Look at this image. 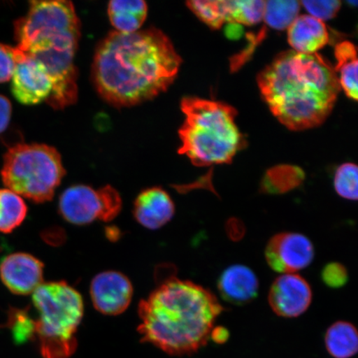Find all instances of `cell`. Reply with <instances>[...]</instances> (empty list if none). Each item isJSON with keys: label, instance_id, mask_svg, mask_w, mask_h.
<instances>
[{"label": "cell", "instance_id": "obj_21", "mask_svg": "<svg viewBox=\"0 0 358 358\" xmlns=\"http://www.w3.org/2000/svg\"><path fill=\"white\" fill-rule=\"evenodd\" d=\"M28 207L24 199L10 189H0V232L11 234L25 220Z\"/></svg>", "mask_w": 358, "mask_h": 358}, {"label": "cell", "instance_id": "obj_10", "mask_svg": "<svg viewBox=\"0 0 358 358\" xmlns=\"http://www.w3.org/2000/svg\"><path fill=\"white\" fill-rule=\"evenodd\" d=\"M25 53V52H24ZM53 83L46 67L25 53L12 78V93L22 105L38 104L50 98Z\"/></svg>", "mask_w": 358, "mask_h": 358}, {"label": "cell", "instance_id": "obj_26", "mask_svg": "<svg viewBox=\"0 0 358 358\" xmlns=\"http://www.w3.org/2000/svg\"><path fill=\"white\" fill-rule=\"evenodd\" d=\"M186 4L210 28L218 29L224 24L220 0H198Z\"/></svg>", "mask_w": 358, "mask_h": 358}, {"label": "cell", "instance_id": "obj_14", "mask_svg": "<svg viewBox=\"0 0 358 358\" xmlns=\"http://www.w3.org/2000/svg\"><path fill=\"white\" fill-rule=\"evenodd\" d=\"M176 206L170 196L160 187L141 192L134 201V216L141 226L157 230L172 220Z\"/></svg>", "mask_w": 358, "mask_h": 358}, {"label": "cell", "instance_id": "obj_25", "mask_svg": "<svg viewBox=\"0 0 358 358\" xmlns=\"http://www.w3.org/2000/svg\"><path fill=\"white\" fill-rule=\"evenodd\" d=\"M334 189L341 198L357 201L358 199V170L355 164L339 166L334 176Z\"/></svg>", "mask_w": 358, "mask_h": 358}, {"label": "cell", "instance_id": "obj_31", "mask_svg": "<svg viewBox=\"0 0 358 358\" xmlns=\"http://www.w3.org/2000/svg\"><path fill=\"white\" fill-rule=\"evenodd\" d=\"M228 337H229V333L222 327H217L216 329L213 328L211 336H210V338H212L215 342L218 343H225Z\"/></svg>", "mask_w": 358, "mask_h": 358}, {"label": "cell", "instance_id": "obj_22", "mask_svg": "<svg viewBox=\"0 0 358 358\" xmlns=\"http://www.w3.org/2000/svg\"><path fill=\"white\" fill-rule=\"evenodd\" d=\"M301 4L299 1H266L263 20L267 26L276 30L288 29L299 16Z\"/></svg>", "mask_w": 358, "mask_h": 358}, {"label": "cell", "instance_id": "obj_4", "mask_svg": "<svg viewBox=\"0 0 358 358\" xmlns=\"http://www.w3.org/2000/svg\"><path fill=\"white\" fill-rule=\"evenodd\" d=\"M17 48L46 67L53 89L48 103L64 109L78 100L74 64L80 39V20L73 3L65 0L32 1L28 13L15 22Z\"/></svg>", "mask_w": 358, "mask_h": 358}, {"label": "cell", "instance_id": "obj_23", "mask_svg": "<svg viewBox=\"0 0 358 358\" xmlns=\"http://www.w3.org/2000/svg\"><path fill=\"white\" fill-rule=\"evenodd\" d=\"M303 173L299 169L278 168L268 172L262 189L266 194H285L302 182Z\"/></svg>", "mask_w": 358, "mask_h": 358}, {"label": "cell", "instance_id": "obj_18", "mask_svg": "<svg viewBox=\"0 0 358 358\" xmlns=\"http://www.w3.org/2000/svg\"><path fill=\"white\" fill-rule=\"evenodd\" d=\"M335 57L338 64L336 73H339V83L346 95L353 101L358 99L357 52L355 45L351 42L340 43L335 48Z\"/></svg>", "mask_w": 358, "mask_h": 358}, {"label": "cell", "instance_id": "obj_15", "mask_svg": "<svg viewBox=\"0 0 358 358\" xmlns=\"http://www.w3.org/2000/svg\"><path fill=\"white\" fill-rule=\"evenodd\" d=\"M218 289L225 301L241 306L257 296L259 281L249 267L234 265L222 272L218 280Z\"/></svg>", "mask_w": 358, "mask_h": 358}, {"label": "cell", "instance_id": "obj_20", "mask_svg": "<svg viewBox=\"0 0 358 358\" xmlns=\"http://www.w3.org/2000/svg\"><path fill=\"white\" fill-rule=\"evenodd\" d=\"M224 22L254 25L262 22L265 13L263 0H221Z\"/></svg>", "mask_w": 358, "mask_h": 358}, {"label": "cell", "instance_id": "obj_19", "mask_svg": "<svg viewBox=\"0 0 358 358\" xmlns=\"http://www.w3.org/2000/svg\"><path fill=\"white\" fill-rule=\"evenodd\" d=\"M327 350L334 358H350L358 350V335L355 326L338 321L329 327L325 335Z\"/></svg>", "mask_w": 358, "mask_h": 358}, {"label": "cell", "instance_id": "obj_24", "mask_svg": "<svg viewBox=\"0 0 358 358\" xmlns=\"http://www.w3.org/2000/svg\"><path fill=\"white\" fill-rule=\"evenodd\" d=\"M4 325L10 329L16 344H24L35 339V320L30 316L29 308H10Z\"/></svg>", "mask_w": 358, "mask_h": 358}, {"label": "cell", "instance_id": "obj_8", "mask_svg": "<svg viewBox=\"0 0 358 358\" xmlns=\"http://www.w3.org/2000/svg\"><path fill=\"white\" fill-rule=\"evenodd\" d=\"M122 208L119 192L109 185L98 190L86 185L71 186L62 192L59 199L62 217L78 226L96 220L110 222Z\"/></svg>", "mask_w": 358, "mask_h": 358}, {"label": "cell", "instance_id": "obj_27", "mask_svg": "<svg viewBox=\"0 0 358 358\" xmlns=\"http://www.w3.org/2000/svg\"><path fill=\"white\" fill-rule=\"evenodd\" d=\"M25 57L19 48L0 43V83L8 82L13 78L16 66Z\"/></svg>", "mask_w": 358, "mask_h": 358}, {"label": "cell", "instance_id": "obj_17", "mask_svg": "<svg viewBox=\"0 0 358 358\" xmlns=\"http://www.w3.org/2000/svg\"><path fill=\"white\" fill-rule=\"evenodd\" d=\"M147 3L142 0H113L108 6V15L116 32L136 33L144 24Z\"/></svg>", "mask_w": 358, "mask_h": 358}, {"label": "cell", "instance_id": "obj_30", "mask_svg": "<svg viewBox=\"0 0 358 358\" xmlns=\"http://www.w3.org/2000/svg\"><path fill=\"white\" fill-rule=\"evenodd\" d=\"M12 105L7 97L0 95V134L3 133L10 122Z\"/></svg>", "mask_w": 358, "mask_h": 358}, {"label": "cell", "instance_id": "obj_5", "mask_svg": "<svg viewBox=\"0 0 358 358\" xmlns=\"http://www.w3.org/2000/svg\"><path fill=\"white\" fill-rule=\"evenodd\" d=\"M185 122L179 129L182 142L179 155H185L196 167L231 164L243 146V138L235 122L237 110L222 101L183 98Z\"/></svg>", "mask_w": 358, "mask_h": 358}, {"label": "cell", "instance_id": "obj_1", "mask_svg": "<svg viewBox=\"0 0 358 358\" xmlns=\"http://www.w3.org/2000/svg\"><path fill=\"white\" fill-rule=\"evenodd\" d=\"M181 64L172 42L159 29L114 31L96 48L93 83L110 105L136 106L167 91Z\"/></svg>", "mask_w": 358, "mask_h": 358}, {"label": "cell", "instance_id": "obj_2", "mask_svg": "<svg viewBox=\"0 0 358 358\" xmlns=\"http://www.w3.org/2000/svg\"><path fill=\"white\" fill-rule=\"evenodd\" d=\"M263 99L290 131L320 127L332 112L340 92L334 67L317 53L281 52L258 76Z\"/></svg>", "mask_w": 358, "mask_h": 358}, {"label": "cell", "instance_id": "obj_6", "mask_svg": "<svg viewBox=\"0 0 358 358\" xmlns=\"http://www.w3.org/2000/svg\"><path fill=\"white\" fill-rule=\"evenodd\" d=\"M38 313L35 339L43 358H69L78 347L76 333L82 322V295L64 281L43 283L33 293Z\"/></svg>", "mask_w": 358, "mask_h": 358}, {"label": "cell", "instance_id": "obj_11", "mask_svg": "<svg viewBox=\"0 0 358 358\" xmlns=\"http://www.w3.org/2000/svg\"><path fill=\"white\" fill-rule=\"evenodd\" d=\"M312 298L310 285L303 277L297 274H283L273 282L268 301L277 315L296 317L307 311Z\"/></svg>", "mask_w": 358, "mask_h": 358}, {"label": "cell", "instance_id": "obj_9", "mask_svg": "<svg viewBox=\"0 0 358 358\" xmlns=\"http://www.w3.org/2000/svg\"><path fill=\"white\" fill-rule=\"evenodd\" d=\"M266 262L273 271L294 274L306 268L315 258V248L307 236L295 232H282L268 241Z\"/></svg>", "mask_w": 358, "mask_h": 358}, {"label": "cell", "instance_id": "obj_12", "mask_svg": "<svg viewBox=\"0 0 358 358\" xmlns=\"http://www.w3.org/2000/svg\"><path fill=\"white\" fill-rule=\"evenodd\" d=\"M133 291L131 282L122 273L105 271L94 277L90 294L96 310L119 315L131 304Z\"/></svg>", "mask_w": 358, "mask_h": 358}, {"label": "cell", "instance_id": "obj_13", "mask_svg": "<svg viewBox=\"0 0 358 358\" xmlns=\"http://www.w3.org/2000/svg\"><path fill=\"white\" fill-rule=\"evenodd\" d=\"M43 264L32 255L16 252L0 261V280L11 293L33 294L43 282Z\"/></svg>", "mask_w": 358, "mask_h": 358}, {"label": "cell", "instance_id": "obj_3", "mask_svg": "<svg viewBox=\"0 0 358 358\" xmlns=\"http://www.w3.org/2000/svg\"><path fill=\"white\" fill-rule=\"evenodd\" d=\"M223 310L211 291L171 277L138 304V332L142 342L170 355H190L208 343Z\"/></svg>", "mask_w": 358, "mask_h": 358}, {"label": "cell", "instance_id": "obj_7", "mask_svg": "<svg viewBox=\"0 0 358 358\" xmlns=\"http://www.w3.org/2000/svg\"><path fill=\"white\" fill-rule=\"evenodd\" d=\"M65 174L61 155L51 146L19 144L3 156V185L36 203L50 201Z\"/></svg>", "mask_w": 358, "mask_h": 358}, {"label": "cell", "instance_id": "obj_16", "mask_svg": "<svg viewBox=\"0 0 358 358\" xmlns=\"http://www.w3.org/2000/svg\"><path fill=\"white\" fill-rule=\"evenodd\" d=\"M288 42L294 52L315 55L329 43V34L323 21L301 15L288 28Z\"/></svg>", "mask_w": 358, "mask_h": 358}, {"label": "cell", "instance_id": "obj_28", "mask_svg": "<svg viewBox=\"0 0 358 358\" xmlns=\"http://www.w3.org/2000/svg\"><path fill=\"white\" fill-rule=\"evenodd\" d=\"M301 4L308 13H310V16L323 22L334 19L341 8V2L338 0H312L301 1Z\"/></svg>", "mask_w": 358, "mask_h": 358}, {"label": "cell", "instance_id": "obj_29", "mask_svg": "<svg viewBox=\"0 0 358 358\" xmlns=\"http://www.w3.org/2000/svg\"><path fill=\"white\" fill-rule=\"evenodd\" d=\"M322 279L329 287H342L347 284L348 280L347 268L340 263L328 264L322 271Z\"/></svg>", "mask_w": 358, "mask_h": 358}]
</instances>
